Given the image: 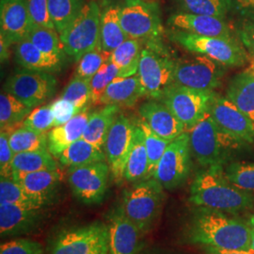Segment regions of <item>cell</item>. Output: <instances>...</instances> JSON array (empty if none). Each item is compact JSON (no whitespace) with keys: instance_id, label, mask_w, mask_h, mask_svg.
I'll list each match as a JSON object with an SVG mask.
<instances>
[{"instance_id":"cell-1","label":"cell","mask_w":254,"mask_h":254,"mask_svg":"<svg viewBox=\"0 0 254 254\" xmlns=\"http://www.w3.org/2000/svg\"><path fill=\"white\" fill-rule=\"evenodd\" d=\"M253 235L250 223L205 207L195 211L189 230L193 243L220 250H251Z\"/></svg>"},{"instance_id":"cell-2","label":"cell","mask_w":254,"mask_h":254,"mask_svg":"<svg viewBox=\"0 0 254 254\" xmlns=\"http://www.w3.org/2000/svg\"><path fill=\"white\" fill-rule=\"evenodd\" d=\"M190 200L197 207L215 209L237 214L253 206L254 197L249 191L238 189L228 179L223 166L205 168L195 176Z\"/></svg>"},{"instance_id":"cell-3","label":"cell","mask_w":254,"mask_h":254,"mask_svg":"<svg viewBox=\"0 0 254 254\" xmlns=\"http://www.w3.org/2000/svg\"><path fill=\"white\" fill-rule=\"evenodd\" d=\"M189 133L191 154L203 168L223 166L232 154L246 145L235 136L224 132L209 112Z\"/></svg>"},{"instance_id":"cell-4","label":"cell","mask_w":254,"mask_h":254,"mask_svg":"<svg viewBox=\"0 0 254 254\" xmlns=\"http://www.w3.org/2000/svg\"><path fill=\"white\" fill-rule=\"evenodd\" d=\"M175 62L165 48L162 41L147 42L142 48L137 75L145 97L160 100L172 86Z\"/></svg>"},{"instance_id":"cell-5","label":"cell","mask_w":254,"mask_h":254,"mask_svg":"<svg viewBox=\"0 0 254 254\" xmlns=\"http://www.w3.org/2000/svg\"><path fill=\"white\" fill-rule=\"evenodd\" d=\"M170 38L186 50L206 56L224 66L240 67L248 62L247 52L234 38L199 36L176 29L170 32Z\"/></svg>"},{"instance_id":"cell-6","label":"cell","mask_w":254,"mask_h":254,"mask_svg":"<svg viewBox=\"0 0 254 254\" xmlns=\"http://www.w3.org/2000/svg\"><path fill=\"white\" fill-rule=\"evenodd\" d=\"M101 14L96 2L86 3L77 17L60 34L67 56L78 62L100 45Z\"/></svg>"},{"instance_id":"cell-7","label":"cell","mask_w":254,"mask_h":254,"mask_svg":"<svg viewBox=\"0 0 254 254\" xmlns=\"http://www.w3.org/2000/svg\"><path fill=\"white\" fill-rule=\"evenodd\" d=\"M163 187L154 178L136 183L125 192L120 205L125 215L141 232H145L157 217L164 199Z\"/></svg>"},{"instance_id":"cell-8","label":"cell","mask_w":254,"mask_h":254,"mask_svg":"<svg viewBox=\"0 0 254 254\" xmlns=\"http://www.w3.org/2000/svg\"><path fill=\"white\" fill-rule=\"evenodd\" d=\"M123 29L130 39L145 42L162 41L164 28L156 2L127 0L120 10Z\"/></svg>"},{"instance_id":"cell-9","label":"cell","mask_w":254,"mask_h":254,"mask_svg":"<svg viewBox=\"0 0 254 254\" xmlns=\"http://www.w3.org/2000/svg\"><path fill=\"white\" fill-rule=\"evenodd\" d=\"M216 95L214 91H200L173 83L160 100L173 111L189 132L208 114Z\"/></svg>"},{"instance_id":"cell-10","label":"cell","mask_w":254,"mask_h":254,"mask_svg":"<svg viewBox=\"0 0 254 254\" xmlns=\"http://www.w3.org/2000/svg\"><path fill=\"white\" fill-rule=\"evenodd\" d=\"M57 84V79L50 73L22 68L6 80L4 91L34 109L54 95Z\"/></svg>"},{"instance_id":"cell-11","label":"cell","mask_w":254,"mask_h":254,"mask_svg":"<svg viewBox=\"0 0 254 254\" xmlns=\"http://www.w3.org/2000/svg\"><path fill=\"white\" fill-rule=\"evenodd\" d=\"M190 133L185 132L167 147L153 178L167 190L181 187L190 173Z\"/></svg>"},{"instance_id":"cell-12","label":"cell","mask_w":254,"mask_h":254,"mask_svg":"<svg viewBox=\"0 0 254 254\" xmlns=\"http://www.w3.org/2000/svg\"><path fill=\"white\" fill-rule=\"evenodd\" d=\"M224 65L206 56H195L175 62V84L200 91H214L221 85Z\"/></svg>"},{"instance_id":"cell-13","label":"cell","mask_w":254,"mask_h":254,"mask_svg":"<svg viewBox=\"0 0 254 254\" xmlns=\"http://www.w3.org/2000/svg\"><path fill=\"white\" fill-rule=\"evenodd\" d=\"M109 231L104 223L95 222L60 235L51 254H108Z\"/></svg>"},{"instance_id":"cell-14","label":"cell","mask_w":254,"mask_h":254,"mask_svg":"<svg viewBox=\"0 0 254 254\" xmlns=\"http://www.w3.org/2000/svg\"><path fill=\"white\" fill-rule=\"evenodd\" d=\"M110 168L106 161L69 168L68 182L73 195L85 204L101 203L106 195Z\"/></svg>"},{"instance_id":"cell-15","label":"cell","mask_w":254,"mask_h":254,"mask_svg":"<svg viewBox=\"0 0 254 254\" xmlns=\"http://www.w3.org/2000/svg\"><path fill=\"white\" fill-rule=\"evenodd\" d=\"M135 123L127 116L120 114L109 129L104 152L114 181L122 184L125 180V171L131 150Z\"/></svg>"},{"instance_id":"cell-16","label":"cell","mask_w":254,"mask_h":254,"mask_svg":"<svg viewBox=\"0 0 254 254\" xmlns=\"http://www.w3.org/2000/svg\"><path fill=\"white\" fill-rule=\"evenodd\" d=\"M209 114L224 132L245 144H254V123L226 96L217 93L211 103Z\"/></svg>"},{"instance_id":"cell-17","label":"cell","mask_w":254,"mask_h":254,"mask_svg":"<svg viewBox=\"0 0 254 254\" xmlns=\"http://www.w3.org/2000/svg\"><path fill=\"white\" fill-rule=\"evenodd\" d=\"M108 254H136L140 248V230L125 215L122 207L109 215Z\"/></svg>"},{"instance_id":"cell-18","label":"cell","mask_w":254,"mask_h":254,"mask_svg":"<svg viewBox=\"0 0 254 254\" xmlns=\"http://www.w3.org/2000/svg\"><path fill=\"white\" fill-rule=\"evenodd\" d=\"M30 28L27 0H1L0 37L11 46L26 39Z\"/></svg>"},{"instance_id":"cell-19","label":"cell","mask_w":254,"mask_h":254,"mask_svg":"<svg viewBox=\"0 0 254 254\" xmlns=\"http://www.w3.org/2000/svg\"><path fill=\"white\" fill-rule=\"evenodd\" d=\"M138 113L154 133L164 139L173 141L187 132L180 120L163 102L147 101L139 107Z\"/></svg>"},{"instance_id":"cell-20","label":"cell","mask_w":254,"mask_h":254,"mask_svg":"<svg viewBox=\"0 0 254 254\" xmlns=\"http://www.w3.org/2000/svg\"><path fill=\"white\" fill-rule=\"evenodd\" d=\"M12 178L32 199L46 206L54 199L63 180V173L59 169L34 173L13 172Z\"/></svg>"},{"instance_id":"cell-21","label":"cell","mask_w":254,"mask_h":254,"mask_svg":"<svg viewBox=\"0 0 254 254\" xmlns=\"http://www.w3.org/2000/svg\"><path fill=\"white\" fill-rule=\"evenodd\" d=\"M42 209L14 204H0L1 236L24 235L34 231L44 218Z\"/></svg>"},{"instance_id":"cell-22","label":"cell","mask_w":254,"mask_h":254,"mask_svg":"<svg viewBox=\"0 0 254 254\" xmlns=\"http://www.w3.org/2000/svg\"><path fill=\"white\" fill-rule=\"evenodd\" d=\"M168 23L173 29L194 35L233 38L227 23L223 19L215 16L178 12L173 14Z\"/></svg>"},{"instance_id":"cell-23","label":"cell","mask_w":254,"mask_h":254,"mask_svg":"<svg viewBox=\"0 0 254 254\" xmlns=\"http://www.w3.org/2000/svg\"><path fill=\"white\" fill-rule=\"evenodd\" d=\"M90 106L83 109L69 122L56 127L48 132V151L59 158L64 150L83 136L86 126L91 116Z\"/></svg>"},{"instance_id":"cell-24","label":"cell","mask_w":254,"mask_h":254,"mask_svg":"<svg viewBox=\"0 0 254 254\" xmlns=\"http://www.w3.org/2000/svg\"><path fill=\"white\" fill-rule=\"evenodd\" d=\"M144 96V91L136 73L129 77L115 78L103 93L99 105H116L120 108L133 107Z\"/></svg>"},{"instance_id":"cell-25","label":"cell","mask_w":254,"mask_h":254,"mask_svg":"<svg viewBox=\"0 0 254 254\" xmlns=\"http://www.w3.org/2000/svg\"><path fill=\"white\" fill-rule=\"evenodd\" d=\"M15 45V60L22 68L47 73L62 69L64 64L62 59L42 52L27 38Z\"/></svg>"},{"instance_id":"cell-26","label":"cell","mask_w":254,"mask_h":254,"mask_svg":"<svg viewBox=\"0 0 254 254\" xmlns=\"http://www.w3.org/2000/svg\"><path fill=\"white\" fill-rule=\"evenodd\" d=\"M226 97L254 124V70L251 66L231 79Z\"/></svg>"},{"instance_id":"cell-27","label":"cell","mask_w":254,"mask_h":254,"mask_svg":"<svg viewBox=\"0 0 254 254\" xmlns=\"http://www.w3.org/2000/svg\"><path fill=\"white\" fill-rule=\"evenodd\" d=\"M150 178L149 157L144 142V134L135 122L133 141L125 171V180L138 183Z\"/></svg>"},{"instance_id":"cell-28","label":"cell","mask_w":254,"mask_h":254,"mask_svg":"<svg viewBox=\"0 0 254 254\" xmlns=\"http://www.w3.org/2000/svg\"><path fill=\"white\" fill-rule=\"evenodd\" d=\"M120 107L107 105L104 108L91 113L82 138L96 148L104 150L109 129L117 118Z\"/></svg>"},{"instance_id":"cell-29","label":"cell","mask_w":254,"mask_h":254,"mask_svg":"<svg viewBox=\"0 0 254 254\" xmlns=\"http://www.w3.org/2000/svg\"><path fill=\"white\" fill-rule=\"evenodd\" d=\"M120 10V6L111 5L101 14L100 46L109 54H112L118 46L129 39L121 25Z\"/></svg>"},{"instance_id":"cell-30","label":"cell","mask_w":254,"mask_h":254,"mask_svg":"<svg viewBox=\"0 0 254 254\" xmlns=\"http://www.w3.org/2000/svg\"><path fill=\"white\" fill-rule=\"evenodd\" d=\"M59 160L62 165L73 168L106 161L107 156L104 150H100L85 139L80 138L67 147L60 155Z\"/></svg>"},{"instance_id":"cell-31","label":"cell","mask_w":254,"mask_h":254,"mask_svg":"<svg viewBox=\"0 0 254 254\" xmlns=\"http://www.w3.org/2000/svg\"><path fill=\"white\" fill-rule=\"evenodd\" d=\"M142 46L139 40L127 39L110 56V62L119 68V77H129L137 73Z\"/></svg>"},{"instance_id":"cell-32","label":"cell","mask_w":254,"mask_h":254,"mask_svg":"<svg viewBox=\"0 0 254 254\" xmlns=\"http://www.w3.org/2000/svg\"><path fill=\"white\" fill-rule=\"evenodd\" d=\"M31 109L13 95L2 92L0 95V127L1 131L11 132L19 124L24 123Z\"/></svg>"},{"instance_id":"cell-33","label":"cell","mask_w":254,"mask_h":254,"mask_svg":"<svg viewBox=\"0 0 254 254\" xmlns=\"http://www.w3.org/2000/svg\"><path fill=\"white\" fill-rule=\"evenodd\" d=\"M13 172L34 173L58 170L54 156L48 150L26 152L14 154L12 160Z\"/></svg>"},{"instance_id":"cell-34","label":"cell","mask_w":254,"mask_h":254,"mask_svg":"<svg viewBox=\"0 0 254 254\" xmlns=\"http://www.w3.org/2000/svg\"><path fill=\"white\" fill-rule=\"evenodd\" d=\"M9 142L14 154L48 150V134L22 126L9 133Z\"/></svg>"},{"instance_id":"cell-35","label":"cell","mask_w":254,"mask_h":254,"mask_svg":"<svg viewBox=\"0 0 254 254\" xmlns=\"http://www.w3.org/2000/svg\"><path fill=\"white\" fill-rule=\"evenodd\" d=\"M85 4L84 0H48L50 16L59 34L77 17Z\"/></svg>"},{"instance_id":"cell-36","label":"cell","mask_w":254,"mask_h":254,"mask_svg":"<svg viewBox=\"0 0 254 254\" xmlns=\"http://www.w3.org/2000/svg\"><path fill=\"white\" fill-rule=\"evenodd\" d=\"M27 39L46 54L58 57L63 61L67 55L64 50L61 36L55 28L31 27Z\"/></svg>"},{"instance_id":"cell-37","label":"cell","mask_w":254,"mask_h":254,"mask_svg":"<svg viewBox=\"0 0 254 254\" xmlns=\"http://www.w3.org/2000/svg\"><path fill=\"white\" fill-rule=\"evenodd\" d=\"M136 124L141 128L144 134V142L149 157V173L150 177H153L162 155L172 141L164 139L161 136L155 134L143 119L140 117L136 119Z\"/></svg>"},{"instance_id":"cell-38","label":"cell","mask_w":254,"mask_h":254,"mask_svg":"<svg viewBox=\"0 0 254 254\" xmlns=\"http://www.w3.org/2000/svg\"><path fill=\"white\" fill-rule=\"evenodd\" d=\"M0 204L44 208V206L32 199L13 178L6 177H1L0 180Z\"/></svg>"},{"instance_id":"cell-39","label":"cell","mask_w":254,"mask_h":254,"mask_svg":"<svg viewBox=\"0 0 254 254\" xmlns=\"http://www.w3.org/2000/svg\"><path fill=\"white\" fill-rule=\"evenodd\" d=\"M61 97L72 103L76 109L82 111L91 103V80L73 75L65 87Z\"/></svg>"},{"instance_id":"cell-40","label":"cell","mask_w":254,"mask_h":254,"mask_svg":"<svg viewBox=\"0 0 254 254\" xmlns=\"http://www.w3.org/2000/svg\"><path fill=\"white\" fill-rule=\"evenodd\" d=\"M184 12L224 19L230 5L228 0H180Z\"/></svg>"},{"instance_id":"cell-41","label":"cell","mask_w":254,"mask_h":254,"mask_svg":"<svg viewBox=\"0 0 254 254\" xmlns=\"http://www.w3.org/2000/svg\"><path fill=\"white\" fill-rule=\"evenodd\" d=\"M110 56L111 54L105 52L99 45L82 56L75 68L74 75L91 80L92 76L100 70L101 67L110 61Z\"/></svg>"},{"instance_id":"cell-42","label":"cell","mask_w":254,"mask_h":254,"mask_svg":"<svg viewBox=\"0 0 254 254\" xmlns=\"http://www.w3.org/2000/svg\"><path fill=\"white\" fill-rule=\"evenodd\" d=\"M119 68L110 61L104 64L100 70L91 79V104L99 105L103 93L107 90L109 84L119 77Z\"/></svg>"},{"instance_id":"cell-43","label":"cell","mask_w":254,"mask_h":254,"mask_svg":"<svg viewBox=\"0 0 254 254\" xmlns=\"http://www.w3.org/2000/svg\"><path fill=\"white\" fill-rule=\"evenodd\" d=\"M224 170L228 179L238 189L254 191V163L232 162Z\"/></svg>"},{"instance_id":"cell-44","label":"cell","mask_w":254,"mask_h":254,"mask_svg":"<svg viewBox=\"0 0 254 254\" xmlns=\"http://www.w3.org/2000/svg\"><path fill=\"white\" fill-rule=\"evenodd\" d=\"M54 113L51 109V105H46L40 106L32 110L22 126L40 133H47L54 127Z\"/></svg>"},{"instance_id":"cell-45","label":"cell","mask_w":254,"mask_h":254,"mask_svg":"<svg viewBox=\"0 0 254 254\" xmlns=\"http://www.w3.org/2000/svg\"><path fill=\"white\" fill-rule=\"evenodd\" d=\"M27 5L31 27L55 28L49 12L48 0H27Z\"/></svg>"},{"instance_id":"cell-46","label":"cell","mask_w":254,"mask_h":254,"mask_svg":"<svg viewBox=\"0 0 254 254\" xmlns=\"http://www.w3.org/2000/svg\"><path fill=\"white\" fill-rule=\"evenodd\" d=\"M41 243L30 239H17L3 243L0 247V254H43Z\"/></svg>"},{"instance_id":"cell-47","label":"cell","mask_w":254,"mask_h":254,"mask_svg":"<svg viewBox=\"0 0 254 254\" xmlns=\"http://www.w3.org/2000/svg\"><path fill=\"white\" fill-rule=\"evenodd\" d=\"M9 133L1 131L0 134V174L1 177L6 178H12L13 176L12 160L14 153L9 145Z\"/></svg>"},{"instance_id":"cell-48","label":"cell","mask_w":254,"mask_h":254,"mask_svg":"<svg viewBox=\"0 0 254 254\" xmlns=\"http://www.w3.org/2000/svg\"><path fill=\"white\" fill-rule=\"evenodd\" d=\"M50 105L54 113V127L63 126L80 112L72 103L64 100L62 97Z\"/></svg>"},{"instance_id":"cell-49","label":"cell","mask_w":254,"mask_h":254,"mask_svg":"<svg viewBox=\"0 0 254 254\" xmlns=\"http://www.w3.org/2000/svg\"><path fill=\"white\" fill-rule=\"evenodd\" d=\"M228 2L230 9L236 10L245 18L254 20V0H228Z\"/></svg>"},{"instance_id":"cell-50","label":"cell","mask_w":254,"mask_h":254,"mask_svg":"<svg viewBox=\"0 0 254 254\" xmlns=\"http://www.w3.org/2000/svg\"><path fill=\"white\" fill-rule=\"evenodd\" d=\"M239 33L242 44L254 57V22L246 23Z\"/></svg>"},{"instance_id":"cell-51","label":"cell","mask_w":254,"mask_h":254,"mask_svg":"<svg viewBox=\"0 0 254 254\" xmlns=\"http://www.w3.org/2000/svg\"><path fill=\"white\" fill-rule=\"evenodd\" d=\"M204 254H254V251L251 250H220L211 247H205Z\"/></svg>"},{"instance_id":"cell-52","label":"cell","mask_w":254,"mask_h":254,"mask_svg":"<svg viewBox=\"0 0 254 254\" xmlns=\"http://www.w3.org/2000/svg\"><path fill=\"white\" fill-rule=\"evenodd\" d=\"M0 48H1V50H0V52H1V62L3 63V62H6L8 59L9 58V45L7 43V41L4 39V38H2V37H0Z\"/></svg>"},{"instance_id":"cell-53","label":"cell","mask_w":254,"mask_h":254,"mask_svg":"<svg viewBox=\"0 0 254 254\" xmlns=\"http://www.w3.org/2000/svg\"><path fill=\"white\" fill-rule=\"evenodd\" d=\"M249 223H250V225L252 226L253 230L254 231V214L253 215V217L250 218V221H249Z\"/></svg>"},{"instance_id":"cell-54","label":"cell","mask_w":254,"mask_h":254,"mask_svg":"<svg viewBox=\"0 0 254 254\" xmlns=\"http://www.w3.org/2000/svg\"><path fill=\"white\" fill-rule=\"evenodd\" d=\"M253 251H254V235H253V240H252V248H251Z\"/></svg>"},{"instance_id":"cell-55","label":"cell","mask_w":254,"mask_h":254,"mask_svg":"<svg viewBox=\"0 0 254 254\" xmlns=\"http://www.w3.org/2000/svg\"><path fill=\"white\" fill-rule=\"evenodd\" d=\"M251 67H252V68H253V69H254V61H253V62H252V64H251Z\"/></svg>"}]
</instances>
